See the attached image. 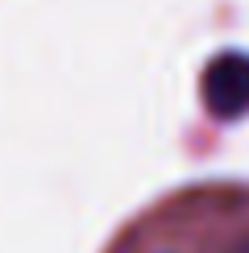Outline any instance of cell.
I'll use <instances>...</instances> for the list:
<instances>
[{
    "mask_svg": "<svg viewBox=\"0 0 249 253\" xmlns=\"http://www.w3.org/2000/svg\"><path fill=\"white\" fill-rule=\"evenodd\" d=\"M104 253H249V183H195L158 199Z\"/></svg>",
    "mask_w": 249,
    "mask_h": 253,
    "instance_id": "obj_1",
    "label": "cell"
},
{
    "mask_svg": "<svg viewBox=\"0 0 249 253\" xmlns=\"http://www.w3.org/2000/svg\"><path fill=\"white\" fill-rule=\"evenodd\" d=\"M204 108L216 121H237L249 112V54L241 50H224L204 67L200 79Z\"/></svg>",
    "mask_w": 249,
    "mask_h": 253,
    "instance_id": "obj_2",
    "label": "cell"
}]
</instances>
